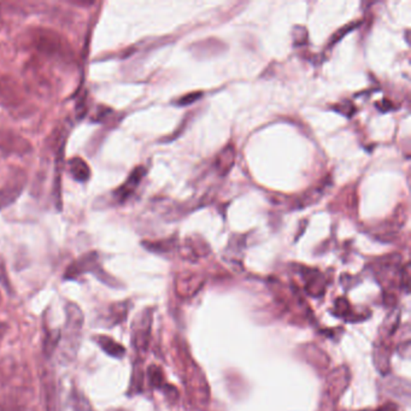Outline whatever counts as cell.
I'll return each mask as SVG.
<instances>
[{"label":"cell","instance_id":"1","mask_svg":"<svg viewBox=\"0 0 411 411\" xmlns=\"http://www.w3.org/2000/svg\"><path fill=\"white\" fill-rule=\"evenodd\" d=\"M85 317L81 309L74 303L65 305V323L63 330L60 332V340L58 344V360L63 364L72 363L76 358L77 351L80 349Z\"/></svg>","mask_w":411,"mask_h":411},{"label":"cell","instance_id":"2","mask_svg":"<svg viewBox=\"0 0 411 411\" xmlns=\"http://www.w3.org/2000/svg\"><path fill=\"white\" fill-rule=\"evenodd\" d=\"M90 273L98 278L102 283L109 286H116L115 278L107 274V271L103 269V267L99 262L98 253L92 251V252L85 253L83 256L77 258L76 261L72 263L67 268L65 273V280H75L79 276Z\"/></svg>","mask_w":411,"mask_h":411},{"label":"cell","instance_id":"3","mask_svg":"<svg viewBox=\"0 0 411 411\" xmlns=\"http://www.w3.org/2000/svg\"><path fill=\"white\" fill-rule=\"evenodd\" d=\"M32 41L35 50L46 55L48 57H57V58H67L69 56L68 48L62 41L60 35L48 29L35 30L32 34Z\"/></svg>","mask_w":411,"mask_h":411},{"label":"cell","instance_id":"4","mask_svg":"<svg viewBox=\"0 0 411 411\" xmlns=\"http://www.w3.org/2000/svg\"><path fill=\"white\" fill-rule=\"evenodd\" d=\"M350 380V374L346 367H340L330 374L327 379L325 384V393H323V400H322V409L323 411L333 409L335 404L338 403L339 398L344 393V390L346 389Z\"/></svg>","mask_w":411,"mask_h":411},{"label":"cell","instance_id":"5","mask_svg":"<svg viewBox=\"0 0 411 411\" xmlns=\"http://www.w3.org/2000/svg\"><path fill=\"white\" fill-rule=\"evenodd\" d=\"M27 184V174L25 170L13 173L10 175L4 186L0 189V210L13 206L18 198L21 196Z\"/></svg>","mask_w":411,"mask_h":411},{"label":"cell","instance_id":"6","mask_svg":"<svg viewBox=\"0 0 411 411\" xmlns=\"http://www.w3.org/2000/svg\"><path fill=\"white\" fill-rule=\"evenodd\" d=\"M30 149L32 146L25 137L11 130H0V151H3L4 154H28Z\"/></svg>","mask_w":411,"mask_h":411},{"label":"cell","instance_id":"7","mask_svg":"<svg viewBox=\"0 0 411 411\" xmlns=\"http://www.w3.org/2000/svg\"><path fill=\"white\" fill-rule=\"evenodd\" d=\"M151 317V314L145 311L134 325L133 345L139 353H145L150 343Z\"/></svg>","mask_w":411,"mask_h":411},{"label":"cell","instance_id":"8","mask_svg":"<svg viewBox=\"0 0 411 411\" xmlns=\"http://www.w3.org/2000/svg\"><path fill=\"white\" fill-rule=\"evenodd\" d=\"M145 174V168H135L133 172L129 174L128 179L123 182V184H121L120 187L114 192L115 201L122 204V203H125L127 199L132 197L133 193L135 192V189H137V186L140 184L142 179H144Z\"/></svg>","mask_w":411,"mask_h":411},{"label":"cell","instance_id":"9","mask_svg":"<svg viewBox=\"0 0 411 411\" xmlns=\"http://www.w3.org/2000/svg\"><path fill=\"white\" fill-rule=\"evenodd\" d=\"M330 184H332L330 179H325V180L322 181L321 184H316L311 189H309L303 196H300L295 201L293 206L296 209H304V208H308V206H313V204H316L317 201L325 196V191L330 189Z\"/></svg>","mask_w":411,"mask_h":411},{"label":"cell","instance_id":"10","mask_svg":"<svg viewBox=\"0 0 411 411\" xmlns=\"http://www.w3.org/2000/svg\"><path fill=\"white\" fill-rule=\"evenodd\" d=\"M302 274L304 278L305 291L308 292L310 296L320 297L325 293V276L320 271L305 268V269L302 270Z\"/></svg>","mask_w":411,"mask_h":411},{"label":"cell","instance_id":"11","mask_svg":"<svg viewBox=\"0 0 411 411\" xmlns=\"http://www.w3.org/2000/svg\"><path fill=\"white\" fill-rule=\"evenodd\" d=\"M210 252V248L199 236H189L184 241V257L189 261L199 257H206Z\"/></svg>","mask_w":411,"mask_h":411},{"label":"cell","instance_id":"12","mask_svg":"<svg viewBox=\"0 0 411 411\" xmlns=\"http://www.w3.org/2000/svg\"><path fill=\"white\" fill-rule=\"evenodd\" d=\"M236 157V150L231 145L226 146L223 150H221L215 162V167L217 169L220 175L226 176L231 172V168L234 167Z\"/></svg>","mask_w":411,"mask_h":411},{"label":"cell","instance_id":"13","mask_svg":"<svg viewBox=\"0 0 411 411\" xmlns=\"http://www.w3.org/2000/svg\"><path fill=\"white\" fill-rule=\"evenodd\" d=\"M68 172L70 176L73 177V180L76 182H87L90 180V169L83 159L80 157H73L69 159L68 162Z\"/></svg>","mask_w":411,"mask_h":411},{"label":"cell","instance_id":"14","mask_svg":"<svg viewBox=\"0 0 411 411\" xmlns=\"http://www.w3.org/2000/svg\"><path fill=\"white\" fill-rule=\"evenodd\" d=\"M0 103L3 105H18L21 103L18 87L5 79H0Z\"/></svg>","mask_w":411,"mask_h":411},{"label":"cell","instance_id":"15","mask_svg":"<svg viewBox=\"0 0 411 411\" xmlns=\"http://www.w3.org/2000/svg\"><path fill=\"white\" fill-rule=\"evenodd\" d=\"M97 343H98L100 349L103 350L107 355L114 358H122L126 355V349L122 346L121 344L116 343L114 339L107 335H99L97 338Z\"/></svg>","mask_w":411,"mask_h":411},{"label":"cell","instance_id":"16","mask_svg":"<svg viewBox=\"0 0 411 411\" xmlns=\"http://www.w3.org/2000/svg\"><path fill=\"white\" fill-rule=\"evenodd\" d=\"M128 308L127 302L114 303L107 310V322H109V325H120L121 322L125 321L128 315Z\"/></svg>","mask_w":411,"mask_h":411},{"label":"cell","instance_id":"17","mask_svg":"<svg viewBox=\"0 0 411 411\" xmlns=\"http://www.w3.org/2000/svg\"><path fill=\"white\" fill-rule=\"evenodd\" d=\"M179 283H180L182 291L186 292V293H192V292L197 291L198 288L201 286L203 281H201V276L198 274L184 273L179 278Z\"/></svg>","mask_w":411,"mask_h":411},{"label":"cell","instance_id":"18","mask_svg":"<svg viewBox=\"0 0 411 411\" xmlns=\"http://www.w3.org/2000/svg\"><path fill=\"white\" fill-rule=\"evenodd\" d=\"M60 340V330H48L43 340V352L45 355L51 356L53 352L56 351L58 344Z\"/></svg>","mask_w":411,"mask_h":411},{"label":"cell","instance_id":"19","mask_svg":"<svg viewBox=\"0 0 411 411\" xmlns=\"http://www.w3.org/2000/svg\"><path fill=\"white\" fill-rule=\"evenodd\" d=\"M145 249L150 250L152 252L164 253L169 252L175 246V241L172 239L162 240V241H145L142 243Z\"/></svg>","mask_w":411,"mask_h":411},{"label":"cell","instance_id":"20","mask_svg":"<svg viewBox=\"0 0 411 411\" xmlns=\"http://www.w3.org/2000/svg\"><path fill=\"white\" fill-rule=\"evenodd\" d=\"M72 411H95L88 399L79 391H74L72 396Z\"/></svg>","mask_w":411,"mask_h":411},{"label":"cell","instance_id":"21","mask_svg":"<svg viewBox=\"0 0 411 411\" xmlns=\"http://www.w3.org/2000/svg\"><path fill=\"white\" fill-rule=\"evenodd\" d=\"M147 375H149L150 385L154 389H163L166 386L162 369L157 367V365H151L149 370H147Z\"/></svg>","mask_w":411,"mask_h":411},{"label":"cell","instance_id":"22","mask_svg":"<svg viewBox=\"0 0 411 411\" xmlns=\"http://www.w3.org/2000/svg\"><path fill=\"white\" fill-rule=\"evenodd\" d=\"M358 26H360V22H355V23L352 22V23H349L346 26L343 27V28H340V29L332 36V39H330V45L339 43L345 35L349 34L351 30L355 29V28H357Z\"/></svg>","mask_w":411,"mask_h":411},{"label":"cell","instance_id":"23","mask_svg":"<svg viewBox=\"0 0 411 411\" xmlns=\"http://www.w3.org/2000/svg\"><path fill=\"white\" fill-rule=\"evenodd\" d=\"M308 43V32L302 27L295 28V45L303 46Z\"/></svg>","mask_w":411,"mask_h":411},{"label":"cell","instance_id":"24","mask_svg":"<svg viewBox=\"0 0 411 411\" xmlns=\"http://www.w3.org/2000/svg\"><path fill=\"white\" fill-rule=\"evenodd\" d=\"M201 95H203L201 92H193V93L184 95L182 98L179 99L177 104L181 105V107H187V105H191V104L196 103L198 99L201 98Z\"/></svg>","mask_w":411,"mask_h":411},{"label":"cell","instance_id":"25","mask_svg":"<svg viewBox=\"0 0 411 411\" xmlns=\"http://www.w3.org/2000/svg\"><path fill=\"white\" fill-rule=\"evenodd\" d=\"M0 283L5 287V290L10 291V281L8 273H6V267L3 258L0 257Z\"/></svg>","mask_w":411,"mask_h":411},{"label":"cell","instance_id":"26","mask_svg":"<svg viewBox=\"0 0 411 411\" xmlns=\"http://www.w3.org/2000/svg\"><path fill=\"white\" fill-rule=\"evenodd\" d=\"M335 109H337V112L346 115L347 117H350L355 112V107H353L352 104L349 103V102H344L343 105H337Z\"/></svg>","mask_w":411,"mask_h":411},{"label":"cell","instance_id":"27","mask_svg":"<svg viewBox=\"0 0 411 411\" xmlns=\"http://www.w3.org/2000/svg\"><path fill=\"white\" fill-rule=\"evenodd\" d=\"M375 411H398V407L394 403H386Z\"/></svg>","mask_w":411,"mask_h":411},{"label":"cell","instance_id":"28","mask_svg":"<svg viewBox=\"0 0 411 411\" xmlns=\"http://www.w3.org/2000/svg\"><path fill=\"white\" fill-rule=\"evenodd\" d=\"M6 330H8V325L4 323H0V342L4 338V335H6Z\"/></svg>","mask_w":411,"mask_h":411},{"label":"cell","instance_id":"29","mask_svg":"<svg viewBox=\"0 0 411 411\" xmlns=\"http://www.w3.org/2000/svg\"><path fill=\"white\" fill-rule=\"evenodd\" d=\"M0 302H1V298H0Z\"/></svg>","mask_w":411,"mask_h":411}]
</instances>
